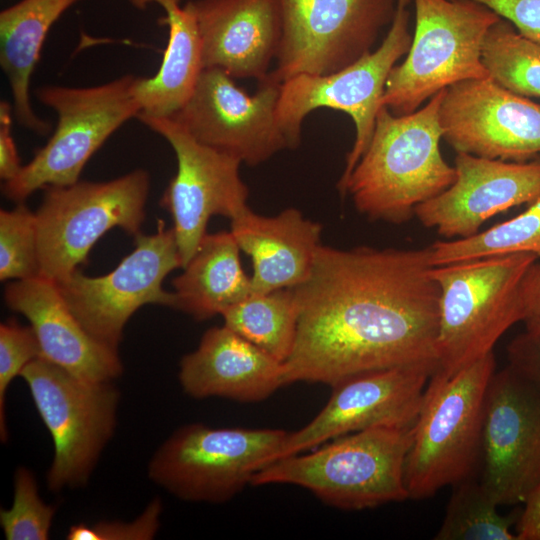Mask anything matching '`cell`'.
<instances>
[{"label":"cell","mask_w":540,"mask_h":540,"mask_svg":"<svg viewBox=\"0 0 540 540\" xmlns=\"http://www.w3.org/2000/svg\"><path fill=\"white\" fill-rule=\"evenodd\" d=\"M233 79L220 68H204L188 101L168 118L198 142L249 166L291 149L277 121L281 84L267 77L250 96Z\"/></svg>","instance_id":"obj_15"},{"label":"cell","mask_w":540,"mask_h":540,"mask_svg":"<svg viewBox=\"0 0 540 540\" xmlns=\"http://www.w3.org/2000/svg\"><path fill=\"white\" fill-rule=\"evenodd\" d=\"M515 533L518 540H540V483L525 501Z\"/></svg>","instance_id":"obj_39"},{"label":"cell","mask_w":540,"mask_h":540,"mask_svg":"<svg viewBox=\"0 0 540 540\" xmlns=\"http://www.w3.org/2000/svg\"><path fill=\"white\" fill-rule=\"evenodd\" d=\"M43 189L35 212L40 276L63 280L114 227L135 237L141 234L150 189L145 170L104 182L78 181Z\"/></svg>","instance_id":"obj_10"},{"label":"cell","mask_w":540,"mask_h":540,"mask_svg":"<svg viewBox=\"0 0 540 540\" xmlns=\"http://www.w3.org/2000/svg\"><path fill=\"white\" fill-rule=\"evenodd\" d=\"M56 507L45 503L39 494L34 474L25 466L14 473L13 502L1 509L0 524L7 540H47Z\"/></svg>","instance_id":"obj_31"},{"label":"cell","mask_w":540,"mask_h":540,"mask_svg":"<svg viewBox=\"0 0 540 540\" xmlns=\"http://www.w3.org/2000/svg\"><path fill=\"white\" fill-rule=\"evenodd\" d=\"M230 231L240 250L251 257L253 294L303 283L321 246V224L292 207L269 217L249 208L231 220Z\"/></svg>","instance_id":"obj_23"},{"label":"cell","mask_w":540,"mask_h":540,"mask_svg":"<svg viewBox=\"0 0 540 540\" xmlns=\"http://www.w3.org/2000/svg\"><path fill=\"white\" fill-rule=\"evenodd\" d=\"M412 427H373L333 439L308 454L290 455L257 472L253 486L303 487L322 502L364 510L409 499L405 460Z\"/></svg>","instance_id":"obj_3"},{"label":"cell","mask_w":540,"mask_h":540,"mask_svg":"<svg viewBox=\"0 0 540 540\" xmlns=\"http://www.w3.org/2000/svg\"><path fill=\"white\" fill-rule=\"evenodd\" d=\"M415 30L405 60L387 78L382 105L415 112L447 87L489 77L482 62L488 30L501 17L475 0H413Z\"/></svg>","instance_id":"obj_6"},{"label":"cell","mask_w":540,"mask_h":540,"mask_svg":"<svg viewBox=\"0 0 540 540\" xmlns=\"http://www.w3.org/2000/svg\"><path fill=\"white\" fill-rule=\"evenodd\" d=\"M288 433L186 424L156 449L148 463V477L181 500L224 503L273 462Z\"/></svg>","instance_id":"obj_11"},{"label":"cell","mask_w":540,"mask_h":540,"mask_svg":"<svg viewBox=\"0 0 540 540\" xmlns=\"http://www.w3.org/2000/svg\"><path fill=\"white\" fill-rule=\"evenodd\" d=\"M439 122L442 139L456 153L514 162L540 156V104L490 77L447 87Z\"/></svg>","instance_id":"obj_17"},{"label":"cell","mask_w":540,"mask_h":540,"mask_svg":"<svg viewBox=\"0 0 540 540\" xmlns=\"http://www.w3.org/2000/svg\"><path fill=\"white\" fill-rule=\"evenodd\" d=\"M240 251L231 231L207 233L183 272L172 280L174 308L207 320L253 294Z\"/></svg>","instance_id":"obj_25"},{"label":"cell","mask_w":540,"mask_h":540,"mask_svg":"<svg viewBox=\"0 0 540 540\" xmlns=\"http://www.w3.org/2000/svg\"><path fill=\"white\" fill-rule=\"evenodd\" d=\"M508 365L540 389V332L524 331L507 345Z\"/></svg>","instance_id":"obj_36"},{"label":"cell","mask_w":540,"mask_h":540,"mask_svg":"<svg viewBox=\"0 0 540 540\" xmlns=\"http://www.w3.org/2000/svg\"><path fill=\"white\" fill-rule=\"evenodd\" d=\"M537 259L519 252L433 267L439 288L436 371L449 376L493 352L522 321L521 281Z\"/></svg>","instance_id":"obj_5"},{"label":"cell","mask_w":540,"mask_h":540,"mask_svg":"<svg viewBox=\"0 0 540 540\" xmlns=\"http://www.w3.org/2000/svg\"><path fill=\"white\" fill-rule=\"evenodd\" d=\"M40 275L35 213L23 203L0 211V280Z\"/></svg>","instance_id":"obj_32"},{"label":"cell","mask_w":540,"mask_h":540,"mask_svg":"<svg viewBox=\"0 0 540 540\" xmlns=\"http://www.w3.org/2000/svg\"><path fill=\"white\" fill-rule=\"evenodd\" d=\"M482 62L489 77L507 90L540 97V43L525 38L507 20L488 30Z\"/></svg>","instance_id":"obj_29"},{"label":"cell","mask_w":540,"mask_h":540,"mask_svg":"<svg viewBox=\"0 0 540 540\" xmlns=\"http://www.w3.org/2000/svg\"><path fill=\"white\" fill-rule=\"evenodd\" d=\"M162 503L154 498L133 521H98L94 524L76 523L70 526L68 540H150L160 526Z\"/></svg>","instance_id":"obj_34"},{"label":"cell","mask_w":540,"mask_h":540,"mask_svg":"<svg viewBox=\"0 0 540 540\" xmlns=\"http://www.w3.org/2000/svg\"><path fill=\"white\" fill-rule=\"evenodd\" d=\"M397 0H281L283 36L276 66L277 83L298 74L326 75L371 52L390 25Z\"/></svg>","instance_id":"obj_13"},{"label":"cell","mask_w":540,"mask_h":540,"mask_svg":"<svg viewBox=\"0 0 540 540\" xmlns=\"http://www.w3.org/2000/svg\"><path fill=\"white\" fill-rule=\"evenodd\" d=\"M520 290L523 305L522 322L525 330L540 332V262L538 259L526 270Z\"/></svg>","instance_id":"obj_38"},{"label":"cell","mask_w":540,"mask_h":540,"mask_svg":"<svg viewBox=\"0 0 540 540\" xmlns=\"http://www.w3.org/2000/svg\"><path fill=\"white\" fill-rule=\"evenodd\" d=\"M13 107L0 102V177L4 182L15 178L23 167L12 136Z\"/></svg>","instance_id":"obj_37"},{"label":"cell","mask_w":540,"mask_h":540,"mask_svg":"<svg viewBox=\"0 0 540 540\" xmlns=\"http://www.w3.org/2000/svg\"><path fill=\"white\" fill-rule=\"evenodd\" d=\"M135 248L106 275L90 277L79 269L56 282L66 304L84 329L118 350L130 317L143 305L174 308L175 295L162 284L182 268L173 228L159 221L157 232L135 237Z\"/></svg>","instance_id":"obj_12"},{"label":"cell","mask_w":540,"mask_h":540,"mask_svg":"<svg viewBox=\"0 0 540 540\" xmlns=\"http://www.w3.org/2000/svg\"><path fill=\"white\" fill-rule=\"evenodd\" d=\"M495 371L491 352L452 375L432 374L405 460L409 499L430 498L472 477L482 453L485 399Z\"/></svg>","instance_id":"obj_4"},{"label":"cell","mask_w":540,"mask_h":540,"mask_svg":"<svg viewBox=\"0 0 540 540\" xmlns=\"http://www.w3.org/2000/svg\"><path fill=\"white\" fill-rule=\"evenodd\" d=\"M20 377L53 441L48 489L84 487L115 433L120 391L113 381L81 379L43 357Z\"/></svg>","instance_id":"obj_7"},{"label":"cell","mask_w":540,"mask_h":540,"mask_svg":"<svg viewBox=\"0 0 540 540\" xmlns=\"http://www.w3.org/2000/svg\"><path fill=\"white\" fill-rule=\"evenodd\" d=\"M481 454L480 481L495 502L524 504L540 483V389L509 365L489 382Z\"/></svg>","instance_id":"obj_16"},{"label":"cell","mask_w":540,"mask_h":540,"mask_svg":"<svg viewBox=\"0 0 540 540\" xmlns=\"http://www.w3.org/2000/svg\"><path fill=\"white\" fill-rule=\"evenodd\" d=\"M138 78L125 75L85 88H39L36 95L56 112L57 126L48 142L18 175L4 182L5 197L23 203L38 189L78 182L91 156L121 125L140 113L135 95Z\"/></svg>","instance_id":"obj_8"},{"label":"cell","mask_w":540,"mask_h":540,"mask_svg":"<svg viewBox=\"0 0 540 540\" xmlns=\"http://www.w3.org/2000/svg\"><path fill=\"white\" fill-rule=\"evenodd\" d=\"M284 363L225 325L208 329L180 361L178 378L190 397L260 402L285 386Z\"/></svg>","instance_id":"obj_22"},{"label":"cell","mask_w":540,"mask_h":540,"mask_svg":"<svg viewBox=\"0 0 540 540\" xmlns=\"http://www.w3.org/2000/svg\"><path fill=\"white\" fill-rule=\"evenodd\" d=\"M444 91L411 114L394 115L386 106L379 109L369 145L343 194H349L356 210L368 219L404 223L418 205L454 182L455 168L440 150Z\"/></svg>","instance_id":"obj_2"},{"label":"cell","mask_w":540,"mask_h":540,"mask_svg":"<svg viewBox=\"0 0 540 540\" xmlns=\"http://www.w3.org/2000/svg\"><path fill=\"white\" fill-rule=\"evenodd\" d=\"M224 325L285 363L296 340L299 309L292 288L251 294L222 313Z\"/></svg>","instance_id":"obj_27"},{"label":"cell","mask_w":540,"mask_h":540,"mask_svg":"<svg viewBox=\"0 0 540 540\" xmlns=\"http://www.w3.org/2000/svg\"><path fill=\"white\" fill-rule=\"evenodd\" d=\"M454 168V182L414 210L445 240L472 237L493 216L540 197V156L514 162L458 152Z\"/></svg>","instance_id":"obj_19"},{"label":"cell","mask_w":540,"mask_h":540,"mask_svg":"<svg viewBox=\"0 0 540 540\" xmlns=\"http://www.w3.org/2000/svg\"><path fill=\"white\" fill-rule=\"evenodd\" d=\"M42 357L41 347L31 326L15 320L0 325V439L8 440L6 394L10 383L33 360Z\"/></svg>","instance_id":"obj_33"},{"label":"cell","mask_w":540,"mask_h":540,"mask_svg":"<svg viewBox=\"0 0 540 540\" xmlns=\"http://www.w3.org/2000/svg\"><path fill=\"white\" fill-rule=\"evenodd\" d=\"M196 18L204 68L232 78L265 80L283 36L281 0L189 1Z\"/></svg>","instance_id":"obj_20"},{"label":"cell","mask_w":540,"mask_h":540,"mask_svg":"<svg viewBox=\"0 0 540 540\" xmlns=\"http://www.w3.org/2000/svg\"><path fill=\"white\" fill-rule=\"evenodd\" d=\"M410 2L397 0L389 30L376 50L333 73H303L281 83L277 121L291 149L300 145L303 121L313 110H338L352 118L355 140L337 184L341 196L351 172L371 140L378 111L383 106L382 97L388 75L410 48Z\"/></svg>","instance_id":"obj_9"},{"label":"cell","mask_w":540,"mask_h":540,"mask_svg":"<svg viewBox=\"0 0 540 540\" xmlns=\"http://www.w3.org/2000/svg\"><path fill=\"white\" fill-rule=\"evenodd\" d=\"M429 247L433 266L508 253L540 257V197L519 215L465 239L438 240Z\"/></svg>","instance_id":"obj_28"},{"label":"cell","mask_w":540,"mask_h":540,"mask_svg":"<svg viewBox=\"0 0 540 540\" xmlns=\"http://www.w3.org/2000/svg\"><path fill=\"white\" fill-rule=\"evenodd\" d=\"M429 247L338 249L321 245L293 291L297 335L285 385L332 388L359 375L437 365L439 288Z\"/></svg>","instance_id":"obj_1"},{"label":"cell","mask_w":540,"mask_h":540,"mask_svg":"<svg viewBox=\"0 0 540 540\" xmlns=\"http://www.w3.org/2000/svg\"><path fill=\"white\" fill-rule=\"evenodd\" d=\"M510 22L519 34L540 43V0H475Z\"/></svg>","instance_id":"obj_35"},{"label":"cell","mask_w":540,"mask_h":540,"mask_svg":"<svg viewBox=\"0 0 540 540\" xmlns=\"http://www.w3.org/2000/svg\"><path fill=\"white\" fill-rule=\"evenodd\" d=\"M436 369L429 363L404 365L365 373L336 385L315 418L288 433L273 462L356 431L412 427Z\"/></svg>","instance_id":"obj_18"},{"label":"cell","mask_w":540,"mask_h":540,"mask_svg":"<svg viewBox=\"0 0 540 540\" xmlns=\"http://www.w3.org/2000/svg\"><path fill=\"white\" fill-rule=\"evenodd\" d=\"M137 118L166 139L176 154L177 172L161 205L172 216L183 268L207 234L212 216L233 220L249 209V190L240 176L242 162L198 142L171 118L143 113Z\"/></svg>","instance_id":"obj_14"},{"label":"cell","mask_w":540,"mask_h":540,"mask_svg":"<svg viewBox=\"0 0 540 540\" xmlns=\"http://www.w3.org/2000/svg\"><path fill=\"white\" fill-rule=\"evenodd\" d=\"M4 299L30 322L43 358L88 381H114L121 376L118 350L84 329L55 281L40 275L14 280L5 287Z\"/></svg>","instance_id":"obj_21"},{"label":"cell","mask_w":540,"mask_h":540,"mask_svg":"<svg viewBox=\"0 0 540 540\" xmlns=\"http://www.w3.org/2000/svg\"><path fill=\"white\" fill-rule=\"evenodd\" d=\"M165 11L163 19L169 36L158 72L149 78L139 77L135 95L140 113L171 117L192 95L204 69L202 43L195 15L189 2L154 0Z\"/></svg>","instance_id":"obj_26"},{"label":"cell","mask_w":540,"mask_h":540,"mask_svg":"<svg viewBox=\"0 0 540 540\" xmlns=\"http://www.w3.org/2000/svg\"><path fill=\"white\" fill-rule=\"evenodd\" d=\"M456 486L435 540H518L511 532L517 520L498 512L481 481L470 477Z\"/></svg>","instance_id":"obj_30"},{"label":"cell","mask_w":540,"mask_h":540,"mask_svg":"<svg viewBox=\"0 0 540 540\" xmlns=\"http://www.w3.org/2000/svg\"><path fill=\"white\" fill-rule=\"evenodd\" d=\"M177 1L180 2L181 0ZM130 2L138 8H144L147 4L154 2V0H130Z\"/></svg>","instance_id":"obj_40"},{"label":"cell","mask_w":540,"mask_h":540,"mask_svg":"<svg viewBox=\"0 0 540 540\" xmlns=\"http://www.w3.org/2000/svg\"><path fill=\"white\" fill-rule=\"evenodd\" d=\"M79 0H21L0 13V64L11 90L17 122L37 134L50 125L32 109L29 86L49 29Z\"/></svg>","instance_id":"obj_24"}]
</instances>
